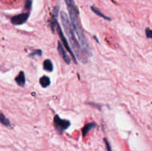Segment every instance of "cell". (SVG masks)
<instances>
[{
	"label": "cell",
	"instance_id": "cell-3",
	"mask_svg": "<svg viewBox=\"0 0 152 151\" xmlns=\"http://www.w3.org/2000/svg\"><path fill=\"white\" fill-rule=\"evenodd\" d=\"M53 124L57 132L60 134H63L71 125V122L66 119H62L58 115H56L53 119Z\"/></svg>",
	"mask_w": 152,
	"mask_h": 151
},
{
	"label": "cell",
	"instance_id": "cell-6",
	"mask_svg": "<svg viewBox=\"0 0 152 151\" xmlns=\"http://www.w3.org/2000/svg\"><path fill=\"white\" fill-rule=\"evenodd\" d=\"M57 48H58V51L59 53H60V56H61L62 58L63 59L65 62L66 64H67V65H69V64L71 63V57L67 55V54L66 53L65 50V48L63 47V45L62 44V42L60 41L58 42V47H57Z\"/></svg>",
	"mask_w": 152,
	"mask_h": 151
},
{
	"label": "cell",
	"instance_id": "cell-1",
	"mask_svg": "<svg viewBox=\"0 0 152 151\" xmlns=\"http://www.w3.org/2000/svg\"><path fill=\"white\" fill-rule=\"evenodd\" d=\"M66 6H67V11L69 13V18L71 19V26L73 28V30L77 33V36L79 38L80 43H81V47L87 56H91V50L90 47V44L88 43L87 38L85 37V33L82 28L81 24L78 18V11H77L75 5L73 0H65Z\"/></svg>",
	"mask_w": 152,
	"mask_h": 151
},
{
	"label": "cell",
	"instance_id": "cell-9",
	"mask_svg": "<svg viewBox=\"0 0 152 151\" xmlns=\"http://www.w3.org/2000/svg\"><path fill=\"white\" fill-rule=\"evenodd\" d=\"M39 83L43 87H47L50 85V78L46 76H43L39 79Z\"/></svg>",
	"mask_w": 152,
	"mask_h": 151
},
{
	"label": "cell",
	"instance_id": "cell-10",
	"mask_svg": "<svg viewBox=\"0 0 152 151\" xmlns=\"http://www.w3.org/2000/svg\"><path fill=\"white\" fill-rule=\"evenodd\" d=\"M91 10H92L93 12H94L96 15H97V16H100V17L103 18L104 19H106V20H108V21L112 20V19H111V18L108 17V16H105V14H103V13H102L101 12V11H99L98 8H95V7H94V6H91Z\"/></svg>",
	"mask_w": 152,
	"mask_h": 151
},
{
	"label": "cell",
	"instance_id": "cell-12",
	"mask_svg": "<svg viewBox=\"0 0 152 151\" xmlns=\"http://www.w3.org/2000/svg\"><path fill=\"white\" fill-rule=\"evenodd\" d=\"M0 123L5 126H10L11 124L9 119L2 113H0Z\"/></svg>",
	"mask_w": 152,
	"mask_h": 151
},
{
	"label": "cell",
	"instance_id": "cell-7",
	"mask_svg": "<svg viewBox=\"0 0 152 151\" xmlns=\"http://www.w3.org/2000/svg\"><path fill=\"white\" fill-rule=\"evenodd\" d=\"M15 81H16V84H17L19 86H25V82H26V79H25V76L23 71H21V72L19 73V75L15 78Z\"/></svg>",
	"mask_w": 152,
	"mask_h": 151
},
{
	"label": "cell",
	"instance_id": "cell-11",
	"mask_svg": "<svg viewBox=\"0 0 152 151\" xmlns=\"http://www.w3.org/2000/svg\"><path fill=\"white\" fill-rule=\"evenodd\" d=\"M43 68L45 71H48V72H52L53 70V64H52V61L50 59H46L45 61L43 63Z\"/></svg>",
	"mask_w": 152,
	"mask_h": 151
},
{
	"label": "cell",
	"instance_id": "cell-5",
	"mask_svg": "<svg viewBox=\"0 0 152 151\" xmlns=\"http://www.w3.org/2000/svg\"><path fill=\"white\" fill-rule=\"evenodd\" d=\"M29 14L28 13H24L21 14L16 15V16H13L11 18V22L13 25H20L26 22V21L28 19Z\"/></svg>",
	"mask_w": 152,
	"mask_h": 151
},
{
	"label": "cell",
	"instance_id": "cell-2",
	"mask_svg": "<svg viewBox=\"0 0 152 151\" xmlns=\"http://www.w3.org/2000/svg\"><path fill=\"white\" fill-rule=\"evenodd\" d=\"M61 21L65 34L67 35V37L69 40V42L71 44V47L74 50V54H75V55L80 61H82L83 63H85L87 61L88 56L83 52V50L80 44V42L77 40L75 33H74L73 28L71 26V22L69 21L68 16L65 12H61Z\"/></svg>",
	"mask_w": 152,
	"mask_h": 151
},
{
	"label": "cell",
	"instance_id": "cell-4",
	"mask_svg": "<svg viewBox=\"0 0 152 151\" xmlns=\"http://www.w3.org/2000/svg\"><path fill=\"white\" fill-rule=\"evenodd\" d=\"M57 32H58L59 33V36H60V39H61V41L63 43V46H64L65 47L66 49H67V51H69V53H70V54H71V56H72V59L73 60H74V61L75 62V64H77V58H76V56L75 54H74V52H73V50H71V48L70 47V46H69V44L68 42H67V40H66V38L65 37V36L63 35V30H62L61 28H60V25H59V23L57 25Z\"/></svg>",
	"mask_w": 152,
	"mask_h": 151
},
{
	"label": "cell",
	"instance_id": "cell-8",
	"mask_svg": "<svg viewBox=\"0 0 152 151\" xmlns=\"http://www.w3.org/2000/svg\"><path fill=\"white\" fill-rule=\"evenodd\" d=\"M97 127V123L95 122H91V123H88V124H85L84 126V128H82V135L83 136H85L86 134L89 132L90 131H91L92 129L95 128Z\"/></svg>",
	"mask_w": 152,
	"mask_h": 151
},
{
	"label": "cell",
	"instance_id": "cell-16",
	"mask_svg": "<svg viewBox=\"0 0 152 151\" xmlns=\"http://www.w3.org/2000/svg\"><path fill=\"white\" fill-rule=\"evenodd\" d=\"M104 142H105V145H106V147H107V149H108V151H112V150H111V147H110L109 143H108V141H107V139L104 138Z\"/></svg>",
	"mask_w": 152,
	"mask_h": 151
},
{
	"label": "cell",
	"instance_id": "cell-14",
	"mask_svg": "<svg viewBox=\"0 0 152 151\" xmlns=\"http://www.w3.org/2000/svg\"><path fill=\"white\" fill-rule=\"evenodd\" d=\"M146 35L148 39H151L152 37V31L149 28H147L146 29Z\"/></svg>",
	"mask_w": 152,
	"mask_h": 151
},
{
	"label": "cell",
	"instance_id": "cell-13",
	"mask_svg": "<svg viewBox=\"0 0 152 151\" xmlns=\"http://www.w3.org/2000/svg\"><path fill=\"white\" fill-rule=\"evenodd\" d=\"M36 55H38V56H41L42 55V50H33V52L31 53V54L29 55V56L30 57H33V56H35Z\"/></svg>",
	"mask_w": 152,
	"mask_h": 151
},
{
	"label": "cell",
	"instance_id": "cell-15",
	"mask_svg": "<svg viewBox=\"0 0 152 151\" xmlns=\"http://www.w3.org/2000/svg\"><path fill=\"white\" fill-rule=\"evenodd\" d=\"M31 0H26V2H25V8H26V9H30V8H31Z\"/></svg>",
	"mask_w": 152,
	"mask_h": 151
}]
</instances>
